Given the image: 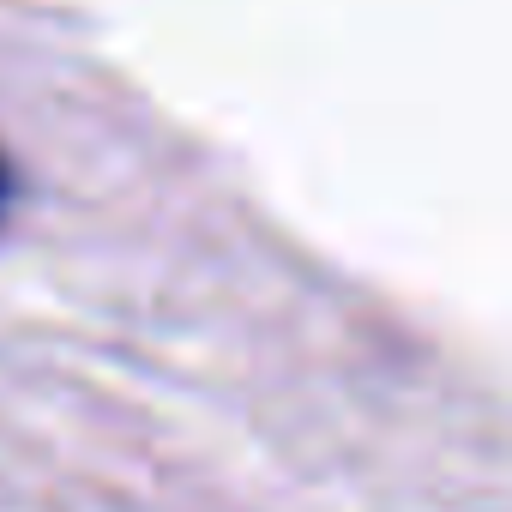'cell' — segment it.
<instances>
[{"label":"cell","instance_id":"1","mask_svg":"<svg viewBox=\"0 0 512 512\" xmlns=\"http://www.w3.org/2000/svg\"><path fill=\"white\" fill-rule=\"evenodd\" d=\"M0 199H7V163H0Z\"/></svg>","mask_w":512,"mask_h":512}]
</instances>
